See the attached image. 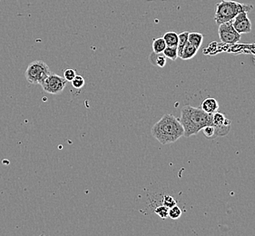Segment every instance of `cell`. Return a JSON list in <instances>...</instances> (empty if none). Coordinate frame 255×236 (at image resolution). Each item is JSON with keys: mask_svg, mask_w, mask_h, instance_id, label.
<instances>
[{"mask_svg": "<svg viewBox=\"0 0 255 236\" xmlns=\"http://www.w3.org/2000/svg\"><path fill=\"white\" fill-rule=\"evenodd\" d=\"M76 76H77V72L73 68H67L64 72V77H65V79L67 80V82L72 81Z\"/></svg>", "mask_w": 255, "mask_h": 236, "instance_id": "21", "label": "cell"}, {"mask_svg": "<svg viewBox=\"0 0 255 236\" xmlns=\"http://www.w3.org/2000/svg\"><path fill=\"white\" fill-rule=\"evenodd\" d=\"M163 54L166 57V58H169L173 61L178 58L177 47H174V46H166L165 49L163 50Z\"/></svg>", "mask_w": 255, "mask_h": 236, "instance_id": "16", "label": "cell"}, {"mask_svg": "<svg viewBox=\"0 0 255 236\" xmlns=\"http://www.w3.org/2000/svg\"><path fill=\"white\" fill-rule=\"evenodd\" d=\"M198 49L196 47H194L193 45H191L190 43H187L184 48H183V51L181 53V56L180 58L182 60H189L191 58L195 57V55L197 54Z\"/></svg>", "mask_w": 255, "mask_h": 236, "instance_id": "9", "label": "cell"}, {"mask_svg": "<svg viewBox=\"0 0 255 236\" xmlns=\"http://www.w3.org/2000/svg\"><path fill=\"white\" fill-rule=\"evenodd\" d=\"M189 32H183L178 35V45H177V51H178V57L181 56V53L183 51L185 45L188 43Z\"/></svg>", "mask_w": 255, "mask_h": 236, "instance_id": "14", "label": "cell"}, {"mask_svg": "<svg viewBox=\"0 0 255 236\" xmlns=\"http://www.w3.org/2000/svg\"><path fill=\"white\" fill-rule=\"evenodd\" d=\"M71 82L72 86L74 88H77V89H81L82 88H84L85 84H86L84 77H82V76H79V75H77L75 78L72 80Z\"/></svg>", "mask_w": 255, "mask_h": 236, "instance_id": "18", "label": "cell"}, {"mask_svg": "<svg viewBox=\"0 0 255 236\" xmlns=\"http://www.w3.org/2000/svg\"><path fill=\"white\" fill-rule=\"evenodd\" d=\"M163 206L171 208L173 206H176V201L174 200V197L170 195H164L163 198Z\"/></svg>", "mask_w": 255, "mask_h": 236, "instance_id": "20", "label": "cell"}, {"mask_svg": "<svg viewBox=\"0 0 255 236\" xmlns=\"http://www.w3.org/2000/svg\"><path fill=\"white\" fill-rule=\"evenodd\" d=\"M166 43L164 41L163 37L160 38H155L153 42V52L154 53H163V50L166 47Z\"/></svg>", "mask_w": 255, "mask_h": 236, "instance_id": "15", "label": "cell"}, {"mask_svg": "<svg viewBox=\"0 0 255 236\" xmlns=\"http://www.w3.org/2000/svg\"><path fill=\"white\" fill-rule=\"evenodd\" d=\"M151 133L160 144H168L184 136V130L179 119L171 114H165L153 124Z\"/></svg>", "mask_w": 255, "mask_h": 236, "instance_id": "1", "label": "cell"}, {"mask_svg": "<svg viewBox=\"0 0 255 236\" xmlns=\"http://www.w3.org/2000/svg\"><path fill=\"white\" fill-rule=\"evenodd\" d=\"M51 74L49 67L44 61H34L28 65L25 76L32 85H41Z\"/></svg>", "mask_w": 255, "mask_h": 236, "instance_id": "4", "label": "cell"}, {"mask_svg": "<svg viewBox=\"0 0 255 236\" xmlns=\"http://www.w3.org/2000/svg\"><path fill=\"white\" fill-rule=\"evenodd\" d=\"M254 6L250 4H242L233 0H223L215 5V23L219 26L225 22L233 20L242 12L249 13Z\"/></svg>", "mask_w": 255, "mask_h": 236, "instance_id": "3", "label": "cell"}, {"mask_svg": "<svg viewBox=\"0 0 255 236\" xmlns=\"http://www.w3.org/2000/svg\"><path fill=\"white\" fill-rule=\"evenodd\" d=\"M203 41H204V35L202 33H198V32L189 33L188 43L193 45L194 47H196L197 49H199L201 47Z\"/></svg>", "mask_w": 255, "mask_h": 236, "instance_id": "12", "label": "cell"}, {"mask_svg": "<svg viewBox=\"0 0 255 236\" xmlns=\"http://www.w3.org/2000/svg\"><path fill=\"white\" fill-rule=\"evenodd\" d=\"M201 108L204 110V112L213 115L218 111L219 104L215 98H206L202 103V108Z\"/></svg>", "mask_w": 255, "mask_h": 236, "instance_id": "8", "label": "cell"}, {"mask_svg": "<svg viewBox=\"0 0 255 236\" xmlns=\"http://www.w3.org/2000/svg\"><path fill=\"white\" fill-rule=\"evenodd\" d=\"M213 123L217 127H222L231 125V121L228 118H225L224 114L215 112V114H213Z\"/></svg>", "mask_w": 255, "mask_h": 236, "instance_id": "11", "label": "cell"}, {"mask_svg": "<svg viewBox=\"0 0 255 236\" xmlns=\"http://www.w3.org/2000/svg\"><path fill=\"white\" fill-rule=\"evenodd\" d=\"M149 60L150 63L159 67H164L166 65V57L163 55V53H154L153 52L150 57H149Z\"/></svg>", "mask_w": 255, "mask_h": 236, "instance_id": "10", "label": "cell"}, {"mask_svg": "<svg viewBox=\"0 0 255 236\" xmlns=\"http://www.w3.org/2000/svg\"><path fill=\"white\" fill-rule=\"evenodd\" d=\"M169 208L166 206H161L155 208L154 213L162 219H166L168 217Z\"/></svg>", "mask_w": 255, "mask_h": 236, "instance_id": "19", "label": "cell"}, {"mask_svg": "<svg viewBox=\"0 0 255 236\" xmlns=\"http://www.w3.org/2000/svg\"><path fill=\"white\" fill-rule=\"evenodd\" d=\"M67 81L65 77H60L58 75L50 74L48 77L41 84V87L44 91L51 95L61 94L67 87Z\"/></svg>", "mask_w": 255, "mask_h": 236, "instance_id": "5", "label": "cell"}, {"mask_svg": "<svg viewBox=\"0 0 255 236\" xmlns=\"http://www.w3.org/2000/svg\"><path fill=\"white\" fill-rule=\"evenodd\" d=\"M182 210L180 209V207L177 206H173L171 208H169L168 217L173 220H177L181 216H182Z\"/></svg>", "mask_w": 255, "mask_h": 236, "instance_id": "17", "label": "cell"}, {"mask_svg": "<svg viewBox=\"0 0 255 236\" xmlns=\"http://www.w3.org/2000/svg\"><path fill=\"white\" fill-rule=\"evenodd\" d=\"M232 21V24L239 34H247L252 31V22L248 17V13L242 12L235 16Z\"/></svg>", "mask_w": 255, "mask_h": 236, "instance_id": "7", "label": "cell"}, {"mask_svg": "<svg viewBox=\"0 0 255 236\" xmlns=\"http://www.w3.org/2000/svg\"><path fill=\"white\" fill-rule=\"evenodd\" d=\"M167 46L177 47L178 45V35L175 32H166L163 36Z\"/></svg>", "mask_w": 255, "mask_h": 236, "instance_id": "13", "label": "cell"}, {"mask_svg": "<svg viewBox=\"0 0 255 236\" xmlns=\"http://www.w3.org/2000/svg\"><path fill=\"white\" fill-rule=\"evenodd\" d=\"M180 122L184 127L185 137L197 134L207 125H213V115L204 112L202 108L184 106L181 110Z\"/></svg>", "mask_w": 255, "mask_h": 236, "instance_id": "2", "label": "cell"}, {"mask_svg": "<svg viewBox=\"0 0 255 236\" xmlns=\"http://www.w3.org/2000/svg\"><path fill=\"white\" fill-rule=\"evenodd\" d=\"M220 40L224 44L235 45L241 40V34L235 30L232 21L225 22L218 26Z\"/></svg>", "mask_w": 255, "mask_h": 236, "instance_id": "6", "label": "cell"}]
</instances>
